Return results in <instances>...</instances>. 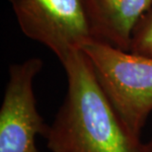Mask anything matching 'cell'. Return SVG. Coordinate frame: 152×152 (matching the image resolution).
<instances>
[{
	"mask_svg": "<svg viewBox=\"0 0 152 152\" xmlns=\"http://www.w3.org/2000/svg\"><path fill=\"white\" fill-rule=\"evenodd\" d=\"M64 101L47 137L51 152H143V142L126 129L82 50L62 60Z\"/></svg>",
	"mask_w": 152,
	"mask_h": 152,
	"instance_id": "obj_1",
	"label": "cell"
},
{
	"mask_svg": "<svg viewBox=\"0 0 152 152\" xmlns=\"http://www.w3.org/2000/svg\"><path fill=\"white\" fill-rule=\"evenodd\" d=\"M82 51L121 123L134 137L140 138L152 112V56L96 39Z\"/></svg>",
	"mask_w": 152,
	"mask_h": 152,
	"instance_id": "obj_2",
	"label": "cell"
},
{
	"mask_svg": "<svg viewBox=\"0 0 152 152\" xmlns=\"http://www.w3.org/2000/svg\"><path fill=\"white\" fill-rule=\"evenodd\" d=\"M21 32L61 62L95 41L84 0H8Z\"/></svg>",
	"mask_w": 152,
	"mask_h": 152,
	"instance_id": "obj_3",
	"label": "cell"
},
{
	"mask_svg": "<svg viewBox=\"0 0 152 152\" xmlns=\"http://www.w3.org/2000/svg\"><path fill=\"white\" fill-rule=\"evenodd\" d=\"M44 62L31 57L13 63L0 108V152H39L38 135L47 138L50 126L39 115L34 81Z\"/></svg>",
	"mask_w": 152,
	"mask_h": 152,
	"instance_id": "obj_4",
	"label": "cell"
},
{
	"mask_svg": "<svg viewBox=\"0 0 152 152\" xmlns=\"http://www.w3.org/2000/svg\"><path fill=\"white\" fill-rule=\"evenodd\" d=\"M96 41L129 50L133 33L152 0H84Z\"/></svg>",
	"mask_w": 152,
	"mask_h": 152,
	"instance_id": "obj_5",
	"label": "cell"
},
{
	"mask_svg": "<svg viewBox=\"0 0 152 152\" xmlns=\"http://www.w3.org/2000/svg\"><path fill=\"white\" fill-rule=\"evenodd\" d=\"M129 50L152 56V8L136 27Z\"/></svg>",
	"mask_w": 152,
	"mask_h": 152,
	"instance_id": "obj_6",
	"label": "cell"
},
{
	"mask_svg": "<svg viewBox=\"0 0 152 152\" xmlns=\"http://www.w3.org/2000/svg\"><path fill=\"white\" fill-rule=\"evenodd\" d=\"M143 152H152V137L147 143H143Z\"/></svg>",
	"mask_w": 152,
	"mask_h": 152,
	"instance_id": "obj_7",
	"label": "cell"
}]
</instances>
